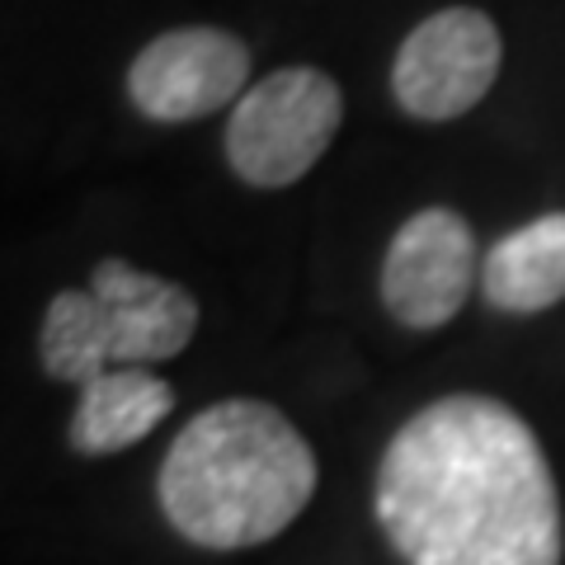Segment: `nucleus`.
Returning a JSON list of instances; mask_svg holds the SVG:
<instances>
[{
	"label": "nucleus",
	"mask_w": 565,
	"mask_h": 565,
	"mask_svg": "<svg viewBox=\"0 0 565 565\" xmlns=\"http://www.w3.org/2000/svg\"><path fill=\"white\" fill-rule=\"evenodd\" d=\"M373 509L405 565H561L565 519L537 434L494 396H444L396 429Z\"/></svg>",
	"instance_id": "1"
},
{
	"label": "nucleus",
	"mask_w": 565,
	"mask_h": 565,
	"mask_svg": "<svg viewBox=\"0 0 565 565\" xmlns=\"http://www.w3.org/2000/svg\"><path fill=\"white\" fill-rule=\"evenodd\" d=\"M344 95L326 71L282 66L250 85L226 122V161L255 189H288L330 151Z\"/></svg>",
	"instance_id": "3"
},
{
	"label": "nucleus",
	"mask_w": 565,
	"mask_h": 565,
	"mask_svg": "<svg viewBox=\"0 0 565 565\" xmlns=\"http://www.w3.org/2000/svg\"><path fill=\"white\" fill-rule=\"evenodd\" d=\"M316 452L269 401L232 396L193 415L161 462V514L203 552H245L288 533L316 494Z\"/></svg>",
	"instance_id": "2"
},
{
	"label": "nucleus",
	"mask_w": 565,
	"mask_h": 565,
	"mask_svg": "<svg viewBox=\"0 0 565 565\" xmlns=\"http://www.w3.org/2000/svg\"><path fill=\"white\" fill-rule=\"evenodd\" d=\"M90 292L99 297L104 316H109L118 367L166 363L180 349H189L193 330H199V302H193L180 282L132 269L128 259L95 264Z\"/></svg>",
	"instance_id": "7"
},
{
	"label": "nucleus",
	"mask_w": 565,
	"mask_h": 565,
	"mask_svg": "<svg viewBox=\"0 0 565 565\" xmlns=\"http://www.w3.org/2000/svg\"><path fill=\"white\" fill-rule=\"evenodd\" d=\"M500 29L481 10H438L411 29L392 62L396 104L411 118L444 122L476 109L500 76Z\"/></svg>",
	"instance_id": "4"
},
{
	"label": "nucleus",
	"mask_w": 565,
	"mask_h": 565,
	"mask_svg": "<svg viewBox=\"0 0 565 565\" xmlns=\"http://www.w3.org/2000/svg\"><path fill=\"white\" fill-rule=\"evenodd\" d=\"M39 353H43V373L52 382H71V386H90L114 367L109 316H104L99 297L90 288H71L47 302Z\"/></svg>",
	"instance_id": "10"
},
{
	"label": "nucleus",
	"mask_w": 565,
	"mask_h": 565,
	"mask_svg": "<svg viewBox=\"0 0 565 565\" xmlns=\"http://www.w3.org/2000/svg\"><path fill=\"white\" fill-rule=\"evenodd\" d=\"M250 52L226 29H170L151 39L128 66V95L156 122L207 118L245 95Z\"/></svg>",
	"instance_id": "6"
},
{
	"label": "nucleus",
	"mask_w": 565,
	"mask_h": 565,
	"mask_svg": "<svg viewBox=\"0 0 565 565\" xmlns=\"http://www.w3.org/2000/svg\"><path fill=\"white\" fill-rule=\"evenodd\" d=\"M481 292L494 311L533 316L565 302V212L519 226L481 259Z\"/></svg>",
	"instance_id": "9"
},
{
	"label": "nucleus",
	"mask_w": 565,
	"mask_h": 565,
	"mask_svg": "<svg viewBox=\"0 0 565 565\" xmlns=\"http://www.w3.org/2000/svg\"><path fill=\"white\" fill-rule=\"evenodd\" d=\"M481 278L476 236L452 207H419L386 245L382 302L411 330L448 326Z\"/></svg>",
	"instance_id": "5"
},
{
	"label": "nucleus",
	"mask_w": 565,
	"mask_h": 565,
	"mask_svg": "<svg viewBox=\"0 0 565 565\" xmlns=\"http://www.w3.org/2000/svg\"><path fill=\"white\" fill-rule=\"evenodd\" d=\"M174 411V386L151 367H109L90 386H81L71 415V448L81 457H109L141 444Z\"/></svg>",
	"instance_id": "8"
}]
</instances>
